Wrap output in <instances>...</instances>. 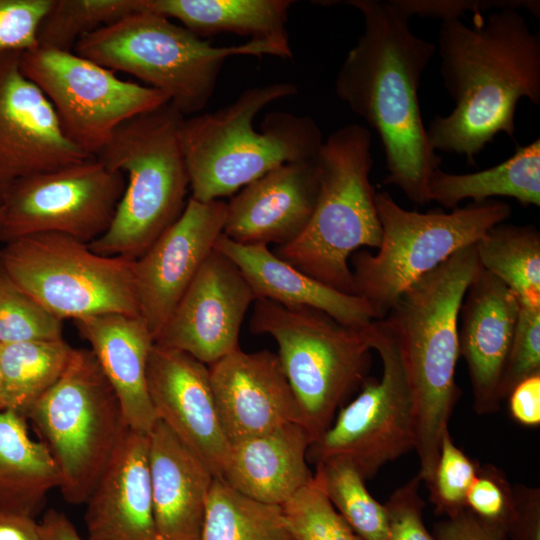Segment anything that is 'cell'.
<instances>
[{"label":"cell","instance_id":"cell-33","mask_svg":"<svg viewBox=\"0 0 540 540\" xmlns=\"http://www.w3.org/2000/svg\"><path fill=\"white\" fill-rule=\"evenodd\" d=\"M314 476L328 499L361 540H388L385 506L365 487V479L347 461L328 459L316 463Z\"/></svg>","mask_w":540,"mask_h":540},{"label":"cell","instance_id":"cell-22","mask_svg":"<svg viewBox=\"0 0 540 540\" xmlns=\"http://www.w3.org/2000/svg\"><path fill=\"white\" fill-rule=\"evenodd\" d=\"M86 503L88 540H156L148 434L127 429Z\"/></svg>","mask_w":540,"mask_h":540},{"label":"cell","instance_id":"cell-20","mask_svg":"<svg viewBox=\"0 0 540 540\" xmlns=\"http://www.w3.org/2000/svg\"><path fill=\"white\" fill-rule=\"evenodd\" d=\"M318 192L317 157L282 164L231 198L223 234L243 245H287L309 225Z\"/></svg>","mask_w":540,"mask_h":540},{"label":"cell","instance_id":"cell-7","mask_svg":"<svg viewBox=\"0 0 540 540\" xmlns=\"http://www.w3.org/2000/svg\"><path fill=\"white\" fill-rule=\"evenodd\" d=\"M74 52L161 91L184 116L207 105L226 58L277 56L268 44L252 41L239 46H213L170 19L146 10L85 36Z\"/></svg>","mask_w":540,"mask_h":540},{"label":"cell","instance_id":"cell-48","mask_svg":"<svg viewBox=\"0 0 540 540\" xmlns=\"http://www.w3.org/2000/svg\"><path fill=\"white\" fill-rule=\"evenodd\" d=\"M4 410V403H3V377H2V370H1V346H0V411Z\"/></svg>","mask_w":540,"mask_h":540},{"label":"cell","instance_id":"cell-4","mask_svg":"<svg viewBox=\"0 0 540 540\" xmlns=\"http://www.w3.org/2000/svg\"><path fill=\"white\" fill-rule=\"evenodd\" d=\"M297 92L292 82L252 87L214 112L185 117L180 141L190 197L220 200L282 164L315 159L324 140L312 117L274 111L260 131L253 128L261 110Z\"/></svg>","mask_w":540,"mask_h":540},{"label":"cell","instance_id":"cell-37","mask_svg":"<svg viewBox=\"0 0 540 540\" xmlns=\"http://www.w3.org/2000/svg\"><path fill=\"white\" fill-rule=\"evenodd\" d=\"M479 463L459 449L448 429L443 433L439 456L428 488L430 499L440 514L455 516L466 509V496Z\"/></svg>","mask_w":540,"mask_h":540},{"label":"cell","instance_id":"cell-11","mask_svg":"<svg viewBox=\"0 0 540 540\" xmlns=\"http://www.w3.org/2000/svg\"><path fill=\"white\" fill-rule=\"evenodd\" d=\"M0 261L20 288L60 320L139 316L134 260L98 254L66 235L42 233L4 243Z\"/></svg>","mask_w":540,"mask_h":540},{"label":"cell","instance_id":"cell-47","mask_svg":"<svg viewBox=\"0 0 540 540\" xmlns=\"http://www.w3.org/2000/svg\"><path fill=\"white\" fill-rule=\"evenodd\" d=\"M40 540H84L71 521L61 512L50 509L38 522Z\"/></svg>","mask_w":540,"mask_h":540},{"label":"cell","instance_id":"cell-29","mask_svg":"<svg viewBox=\"0 0 540 540\" xmlns=\"http://www.w3.org/2000/svg\"><path fill=\"white\" fill-rule=\"evenodd\" d=\"M495 196L511 197L526 206L540 205V138L485 170L458 174L439 168L428 185L429 202L451 210L466 199L482 202Z\"/></svg>","mask_w":540,"mask_h":540},{"label":"cell","instance_id":"cell-23","mask_svg":"<svg viewBox=\"0 0 540 540\" xmlns=\"http://www.w3.org/2000/svg\"><path fill=\"white\" fill-rule=\"evenodd\" d=\"M148 443L156 540H201L214 474L160 420Z\"/></svg>","mask_w":540,"mask_h":540},{"label":"cell","instance_id":"cell-36","mask_svg":"<svg viewBox=\"0 0 540 540\" xmlns=\"http://www.w3.org/2000/svg\"><path fill=\"white\" fill-rule=\"evenodd\" d=\"M281 509L295 540H361L334 508L314 475Z\"/></svg>","mask_w":540,"mask_h":540},{"label":"cell","instance_id":"cell-5","mask_svg":"<svg viewBox=\"0 0 540 540\" xmlns=\"http://www.w3.org/2000/svg\"><path fill=\"white\" fill-rule=\"evenodd\" d=\"M185 116L170 102L120 124L95 158L127 176L123 195L94 252L136 260L179 218L189 177L180 141Z\"/></svg>","mask_w":540,"mask_h":540},{"label":"cell","instance_id":"cell-3","mask_svg":"<svg viewBox=\"0 0 540 540\" xmlns=\"http://www.w3.org/2000/svg\"><path fill=\"white\" fill-rule=\"evenodd\" d=\"M480 268L474 244L455 252L399 296L385 319L400 345L413 397L419 477L430 484L443 433L459 398L458 318Z\"/></svg>","mask_w":540,"mask_h":540},{"label":"cell","instance_id":"cell-42","mask_svg":"<svg viewBox=\"0 0 540 540\" xmlns=\"http://www.w3.org/2000/svg\"><path fill=\"white\" fill-rule=\"evenodd\" d=\"M410 17H432L441 21L459 19L465 12L482 14L496 9H528L539 17L538 0H393Z\"/></svg>","mask_w":540,"mask_h":540},{"label":"cell","instance_id":"cell-17","mask_svg":"<svg viewBox=\"0 0 540 540\" xmlns=\"http://www.w3.org/2000/svg\"><path fill=\"white\" fill-rule=\"evenodd\" d=\"M226 206L188 198L179 218L138 259L133 278L139 316L154 342L223 233Z\"/></svg>","mask_w":540,"mask_h":540},{"label":"cell","instance_id":"cell-34","mask_svg":"<svg viewBox=\"0 0 540 540\" xmlns=\"http://www.w3.org/2000/svg\"><path fill=\"white\" fill-rule=\"evenodd\" d=\"M139 11V0H53L38 31V47L74 51L85 36Z\"/></svg>","mask_w":540,"mask_h":540},{"label":"cell","instance_id":"cell-25","mask_svg":"<svg viewBox=\"0 0 540 540\" xmlns=\"http://www.w3.org/2000/svg\"><path fill=\"white\" fill-rule=\"evenodd\" d=\"M313 442L295 422L230 442L220 477L251 499L281 506L313 478L306 462Z\"/></svg>","mask_w":540,"mask_h":540},{"label":"cell","instance_id":"cell-14","mask_svg":"<svg viewBox=\"0 0 540 540\" xmlns=\"http://www.w3.org/2000/svg\"><path fill=\"white\" fill-rule=\"evenodd\" d=\"M125 185L95 157L22 178L2 198L0 241L56 233L89 244L108 229Z\"/></svg>","mask_w":540,"mask_h":540},{"label":"cell","instance_id":"cell-13","mask_svg":"<svg viewBox=\"0 0 540 540\" xmlns=\"http://www.w3.org/2000/svg\"><path fill=\"white\" fill-rule=\"evenodd\" d=\"M20 69L46 96L66 137L91 157L124 121L169 102L74 51L38 47L21 54Z\"/></svg>","mask_w":540,"mask_h":540},{"label":"cell","instance_id":"cell-1","mask_svg":"<svg viewBox=\"0 0 540 540\" xmlns=\"http://www.w3.org/2000/svg\"><path fill=\"white\" fill-rule=\"evenodd\" d=\"M325 2L357 9L364 22L337 74L336 95L378 133L387 170L383 184L424 205L430 178L441 164L419 105L421 77L436 45L412 32L411 17L393 0Z\"/></svg>","mask_w":540,"mask_h":540},{"label":"cell","instance_id":"cell-27","mask_svg":"<svg viewBox=\"0 0 540 540\" xmlns=\"http://www.w3.org/2000/svg\"><path fill=\"white\" fill-rule=\"evenodd\" d=\"M293 0H139L146 10L170 20L200 38L232 33L271 46L281 58H292L287 31Z\"/></svg>","mask_w":540,"mask_h":540},{"label":"cell","instance_id":"cell-30","mask_svg":"<svg viewBox=\"0 0 540 540\" xmlns=\"http://www.w3.org/2000/svg\"><path fill=\"white\" fill-rule=\"evenodd\" d=\"M474 246L480 266L502 281L520 305L540 306V233L535 226L500 223Z\"/></svg>","mask_w":540,"mask_h":540},{"label":"cell","instance_id":"cell-31","mask_svg":"<svg viewBox=\"0 0 540 540\" xmlns=\"http://www.w3.org/2000/svg\"><path fill=\"white\" fill-rule=\"evenodd\" d=\"M73 349L63 338L1 346L4 410L25 417L61 377Z\"/></svg>","mask_w":540,"mask_h":540},{"label":"cell","instance_id":"cell-21","mask_svg":"<svg viewBox=\"0 0 540 540\" xmlns=\"http://www.w3.org/2000/svg\"><path fill=\"white\" fill-rule=\"evenodd\" d=\"M519 309L516 295L480 266L466 290L458 330L459 355L467 363L473 408L480 415L500 407L501 383Z\"/></svg>","mask_w":540,"mask_h":540},{"label":"cell","instance_id":"cell-39","mask_svg":"<svg viewBox=\"0 0 540 540\" xmlns=\"http://www.w3.org/2000/svg\"><path fill=\"white\" fill-rule=\"evenodd\" d=\"M537 373H540V306L520 305L501 383L502 400L519 382Z\"/></svg>","mask_w":540,"mask_h":540},{"label":"cell","instance_id":"cell-46","mask_svg":"<svg viewBox=\"0 0 540 540\" xmlns=\"http://www.w3.org/2000/svg\"><path fill=\"white\" fill-rule=\"evenodd\" d=\"M0 540H40L38 522L0 507Z\"/></svg>","mask_w":540,"mask_h":540},{"label":"cell","instance_id":"cell-45","mask_svg":"<svg viewBox=\"0 0 540 540\" xmlns=\"http://www.w3.org/2000/svg\"><path fill=\"white\" fill-rule=\"evenodd\" d=\"M507 398L510 415L517 423L527 427L540 424V373L519 382Z\"/></svg>","mask_w":540,"mask_h":540},{"label":"cell","instance_id":"cell-16","mask_svg":"<svg viewBox=\"0 0 540 540\" xmlns=\"http://www.w3.org/2000/svg\"><path fill=\"white\" fill-rule=\"evenodd\" d=\"M22 53H0V204L16 181L88 158L64 134L42 91L20 69Z\"/></svg>","mask_w":540,"mask_h":540},{"label":"cell","instance_id":"cell-41","mask_svg":"<svg viewBox=\"0 0 540 540\" xmlns=\"http://www.w3.org/2000/svg\"><path fill=\"white\" fill-rule=\"evenodd\" d=\"M419 475L397 488L384 504L388 540H434L422 520L424 502L419 495Z\"/></svg>","mask_w":540,"mask_h":540},{"label":"cell","instance_id":"cell-18","mask_svg":"<svg viewBox=\"0 0 540 540\" xmlns=\"http://www.w3.org/2000/svg\"><path fill=\"white\" fill-rule=\"evenodd\" d=\"M147 388L163 422L220 477L229 450L210 382L209 368L191 355L154 343L147 363Z\"/></svg>","mask_w":540,"mask_h":540},{"label":"cell","instance_id":"cell-38","mask_svg":"<svg viewBox=\"0 0 540 540\" xmlns=\"http://www.w3.org/2000/svg\"><path fill=\"white\" fill-rule=\"evenodd\" d=\"M466 509L506 532L514 513V494L505 473L492 464H479L466 496Z\"/></svg>","mask_w":540,"mask_h":540},{"label":"cell","instance_id":"cell-35","mask_svg":"<svg viewBox=\"0 0 540 540\" xmlns=\"http://www.w3.org/2000/svg\"><path fill=\"white\" fill-rule=\"evenodd\" d=\"M62 337V320L9 276L0 261V346Z\"/></svg>","mask_w":540,"mask_h":540},{"label":"cell","instance_id":"cell-6","mask_svg":"<svg viewBox=\"0 0 540 540\" xmlns=\"http://www.w3.org/2000/svg\"><path fill=\"white\" fill-rule=\"evenodd\" d=\"M372 135L351 123L333 131L317 155L319 192L311 221L274 253L303 273L355 295L348 261L362 246L378 248L382 229L370 182Z\"/></svg>","mask_w":540,"mask_h":540},{"label":"cell","instance_id":"cell-9","mask_svg":"<svg viewBox=\"0 0 540 540\" xmlns=\"http://www.w3.org/2000/svg\"><path fill=\"white\" fill-rule=\"evenodd\" d=\"M382 229L376 254L356 251L350 259L355 295L371 307L375 320L387 316L410 285L511 215V206L489 199L451 212L421 213L402 208L386 192L375 194Z\"/></svg>","mask_w":540,"mask_h":540},{"label":"cell","instance_id":"cell-15","mask_svg":"<svg viewBox=\"0 0 540 540\" xmlns=\"http://www.w3.org/2000/svg\"><path fill=\"white\" fill-rule=\"evenodd\" d=\"M256 299L237 265L214 248L155 344L183 351L210 366L240 349L241 324Z\"/></svg>","mask_w":540,"mask_h":540},{"label":"cell","instance_id":"cell-24","mask_svg":"<svg viewBox=\"0 0 540 540\" xmlns=\"http://www.w3.org/2000/svg\"><path fill=\"white\" fill-rule=\"evenodd\" d=\"M116 393L126 426L146 433L157 421L147 388L154 338L140 316L109 313L74 320Z\"/></svg>","mask_w":540,"mask_h":540},{"label":"cell","instance_id":"cell-8","mask_svg":"<svg viewBox=\"0 0 540 540\" xmlns=\"http://www.w3.org/2000/svg\"><path fill=\"white\" fill-rule=\"evenodd\" d=\"M365 327L343 325L310 307L288 308L267 299L254 302L250 329L276 341L302 424L314 442L332 424L342 402L366 380L372 349Z\"/></svg>","mask_w":540,"mask_h":540},{"label":"cell","instance_id":"cell-28","mask_svg":"<svg viewBox=\"0 0 540 540\" xmlns=\"http://www.w3.org/2000/svg\"><path fill=\"white\" fill-rule=\"evenodd\" d=\"M26 418L0 411V507L35 519L47 493L59 488L54 458L43 441H34Z\"/></svg>","mask_w":540,"mask_h":540},{"label":"cell","instance_id":"cell-43","mask_svg":"<svg viewBox=\"0 0 540 540\" xmlns=\"http://www.w3.org/2000/svg\"><path fill=\"white\" fill-rule=\"evenodd\" d=\"M514 513L507 527L516 540H539L540 488L513 486Z\"/></svg>","mask_w":540,"mask_h":540},{"label":"cell","instance_id":"cell-19","mask_svg":"<svg viewBox=\"0 0 540 540\" xmlns=\"http://www.w3.org/2000/svg\"><path fill=\"white\" fill-rule=\"evenodd\" d=\"M208 368L220 423L229 443L292 422L303 426L299 405L277 354L238 349Z\"/></svg>","mask_w":540,"mask_h":540},{"label":"cell","instance_id":"cell-44","mask_svg":"<svg viewBox=\"0 0 540 540\" xmlns=\"http://www.w3.org/2000/svg\"><path fill=\"white\" fill-rule=\"evenodd\" d=\"M505 531L488 524L467 509L436 527L438 540H504Z\"/></svg>","mask_w":540,"mask_h":540},{"label":"cell","instance_id":"cell-2","mask_svg":"<svg viewBox=\"0 0 540 540\" xmlns=\"http://www.w3.org/2000/svg\"><path fill=\"white\" fill-rule=\"evenodd\" d=\"M475 15L473 26L441 21L440 74L455 105L426 128L435 151L465 156L469 165L499 133L514 139L520 99L540 104V34L514 8Z\"/></svg>","mask_w":540,"mask_h":540},{"label":"cell","instance_id":"cell-26","mask_svg":"<svg viewBox=\"0 0 540 540\" xmlns=\"http://www.w3.org/2000/svg\"><path fill=\"white\" fill-rule=\"evenodd\" d=\"M214 248L237 265L257 299H267L288 308L318 309L353 328H363L375 320L364 299L310 277L280 259L266 245L239 244L222 233Z\"/></svg>","mask_w":540,"mask_h":540},{"label":"cell","instance_id":"cell-10","mask_svg":"<svg viewBox=\"0 0 540 540\" xmlns=\"http://www.w3.org/2000/svg\"><path fill=\"white\" fill-rule=\"evenodd\" d=\"M26 417L56 462L64 499L73 505L86 503L129 429L90 349H73L61 377Z\"/></svg>","mask_w":540,"mask_h":540},{"label":"cell","instance_id":"cell-32","mask_svg":"<svg viewBox=\"0 0 540 540\" xmlns=\"http://www.w3.org/2000/svg\"><path fill=\"white\" fill-rule=\"evenodd\" d=\"M201 540H295L281 506L251 499L215 477L206 502Z\"/></svg>","mask_w":540,"mask_h":540},{"label":"cell","instance_id":"cell-40","mask_svg":"<svg viewBox=\"0 0 540 540\" xmlns=\"http://www.w3.org/2000/svg\"><path fill=\"white\" fill-rule=\"evenodd\" d=\"M53 0H0V53L38 48V31Z\"/></svg>","mask_w":540,"mask_h":540},{"label":"cell","instance_id":"cell-49","mask_svg":"<svg viewBox=\"0 0 540 540\" xmlns=\"http://www.w3.org/2000/svg\"><path fill=\"white\" fill-rule=\"evenodd\" d=\"M2 217H3V212H2V207L0 206V225L2 222Z\"/></svg>","mask_w":540,"mask_h":540},{"label":"cell","instance_id":"cell-12","mask_svg":"<svg viewBox=\"0 0 540 540\" xmlns=\"http://www.w3.org/2000/svg\"><path fill=\"white\" fill-rule=\"evenodd\" d=\"M371 349L381 358L379 380L367 379L361 392L343 407L335 422L308 450L316 463L342 459L366 480L415 448L413 397L400 345L385 319L365 327Z\"/></svg>","mask_w":540,"mask_h":540}]
</instances>
